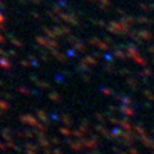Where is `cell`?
Listing matches in <instances>:
<instances>
[{
  "label": "cell",
  "mask_w": 154,
  "mask_h": 154,
  "mask_svg": "<svg viewBox=\"0 0 154 154\" xmlns=\"http://www.w3.org/2000/svg\"><path fill=\"white\" fill-rule=\"evenodd\" d=\"M12 44H13V45H16V46H19V48L22 46V42L19 41V40H16V38H14V40L12 41Z\"/></svg>",
  "instance_id": "cell-1"
},
{
  "label": "cell",
  "mask_w": 154,
  "mask_h": 154,
  "mask_svg": "<svg viewBox=\"0 0 154 154\" xmlns=\"http://www.w3.org/2000/svg\"><path fill=\"white\" fill-rule=\"evenodd\" d=\"M0 22H4V17L2 16V14H0Z\"/></svg>",
  "instance_id": "cell-2"
}]
</instances>
